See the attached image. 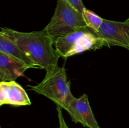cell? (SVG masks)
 I'll return each mask as SVG.
<instances>
[{
  "label": "cell",
  "mask_w": 129,
  "mask_h": 128,
  "mask_svg": "<svg viewBox=\"0 0 129 128\" xmlns=\"http://www.w3.org/2000/svg\"><path fill=\"white\" fill-rule=\"evenodd\" d=\"M1 31L31 58L38 69L46 71L58 66L60 56L54 48V41L44 29L39 31L21 32L1 27Z\"/></svg>",
  "instance_id": "cell-1"
},
{
  "label": "cell",
  "mask_w": 129,
  "mask_h": 128,
  "mask_svg": "<svg viewBox=\"0 0 129 128\" xmlns=\"http://www.w3.org/2000/svg\"><path fill=\"white\" fill-rule=\"evenodd\" d=\"M54 48L60 57L68 58L88 50H96L107 46L98 32L83 26L54 41Z\"/></svg>",
  "instance_id": "cell-2"
},
{
  "label": "cell",
  "mask_w": 129,
  "mask_h": 128,
  "mask_svg": "<svg viewBox=\"0 0 129 128\" xmlns=\"http://www.w3.org/2000/svg\"><path fill=\"white\" fill-rule=\"evenodd\" d=\"M28 87L30 90L47 97L61 109H65L68 103L74 97L65 69L59 66L46 70L45 77L41 82L37 85Z\"/></svg>",
  "instance_id": "cell-3"
},
{
  "label": "cell",
  "mask_w": 129,
  "mask_h": 128,
  "mask_svg": "<svg viewBox=\"0 0 129 128\" xmlns=\"http://www.w3.org/2000/svg\"><path fill=\"white\" fill-rule=\"evenodd\" d=\"M85 26L80 12L67 0H57L54 15L44 30L54 43L58 38Z\"/></svg>",
  "instance_id": "cell-4"
},
{
  "label": "cell",
  "mask_w": 129,
  "mask_h": 128,
  "mask_svg": "<svg viewBox=\"0 0 129 128\" xmlns=\"http://www.w3.org/2000/svg\"><path fill=\"white\" fill-rule=\"evenodd\" d=\"M98 33L107 47L118 46L129 50V21L120 22L103 19Z\"/></svg>",
  "instance_id": "cell-5"
},
{
  "label": "cell",
  "mask_w": 129,
  "mask_h": 128,
  "mask_svg": "<svg viewBox=\"0 0 129 128\" xmlns=\"http://www.w3.org/2000/svg\"><path fill=\"white\" fill-rule=\"evenodd\" d=\"M72 120L87 128H101L92 111L87 94L79 98L74 97L66 107Z\"/></svg>",
  "instance_id": "cell-6"
},
{
  "label": "cell",
  "mask_w": 129,
  "mask_h": 128,
  "mask_svg": "<svg viewBox=\"0 0 129 128\" xmlns=\"http://www.w3.org/2000/svg\"><path fill=\"white\" fill-rule=\"evenodd\" d=\"M4 105H31V101L25 89L15 80L0 82Z\"/></svg>",
  "instance_id": "cell-7"
},
{
  "label": "cell",
  "mask_w": 129,
  "mask_h": 128,
  "mask_svg": "<svg viewBox=\"0 0 129 128\" xmlns=\"http://www.w3.org/2000/svg\"><path fill=\"white\" fill-rule=\"evenodd\" d=\"M30 69L20 60L0 51V72L3 74L5 81L15 80Z\"/></svg>",
  "instance_id": "cell-8"
},
{
  "label": "cell",
  "mask_w": 129,
  "mask_h": 128,
  "mask_svg": "<svg viewBox=\"0 0 129 128\" xmlns=\"http://www.w3.org/2000/svg\"><path fill=\"white\" fill-rule=\"evenodd\" d=\"M0 51L24 63L30 69H38L31 58L23 51L7 35L0 31Z\"/></svg>",
  "instance_id": "cell-9"
},
{
  "label": "cell",
  "mask_w": 129,
  "mask_h": 128,
  "mask_svg": "<svg viewBox=\"0 0 129 128\" xmlns=\"http://www.w3.org/2000/svg\"><path fill=\"white\" fill-rule=\"evenodd\" d=\"M82 16L86 26L98 32L103 23V18L86 8L82 11Z\"/></svg>",
  "instance_id": "cell-10"
},
{
  "label": "cell",
  "mask_w": 129,
  "mask_h": 128,
  "mask_svg": "<svg viewBox=\"0 0 129 128\" xmlns=\"http://www.w3.org/2000/svg\"><path fill=\"white\" fill-rule=\"evenodd\" d=\"M76 10H78L79 12L82 14V11H83L85 6L83 4L82 0H67Z\"/></svg>",
  "instance_id": "cell-11"
},
{
  "label": "cell",
  "mask_w": 129,
  "mask_h": 128,
  "mask_svg": "<svg viewBox=\"0 0 129 128\" xmlns=\"http://www.w3.org/2000/svg\"><path fill=\"white\" fill-rule=\"evenodd\" d=\"M4 105V102H3V99L1 84H0V106H1V105Z\"/></svg>",
  "instance_id": "cell-12"
},
{
  "label": "cell",
  "mask_w": 129,
  "mask_h": 128,
  "mask_svg": "<svg viewBox=\"0 0 129 128\" xmlns=\"http://www.w3.org/2000/svg\"><path fill=\"white\" fill-rule=\"evenodd\" d=\"M3 81H5V77H4L3 74L2 73L0 72V82H3Z\"/></svg>",
  "instance_id": "cell-13"
},
{
  "label": "cell",
  "mask_w": 129,
  "mask_h": 128,
  "mask_svg": "<svg viewBox=\"0 0 129 128\" xmlns=\"http://www.w3.org/2000/svg\"><path fill=\"white\" fill-rule=\"evenodd\" d=\"M127 20H128V21H129V18H128V19H127Z\"/></svg>",
  "instance_id": "cell-14"
},
{
  "label": "cell",
  "mask_w": 129,
  "mask_h": 128,
  "mask_svg": "<svg viewBox=\"0 0 129 128\" xmlns=\"http://www.w3.org/2000/svg\"><path fill=\"white\" fill-rule=\"evenodd\" d=\"M0 128H1V126H0Z\"/></svg>",
  "instance_id": "cell-15"
},
{
  "label": "cell",
  "mask_w": 129,
  "mask_h": 128,
  "mask_svg": "<svg viewBox=\"0 0 129 128\" xmlns=\"http://www.w3.org/2000/svg\"><path fill=\"white\" fill-rule=\"evenodd\" d=\"M127 21H128V20H127Z\"/></svg>",
  "instance_id": "cell-16"
}]
</instances>
